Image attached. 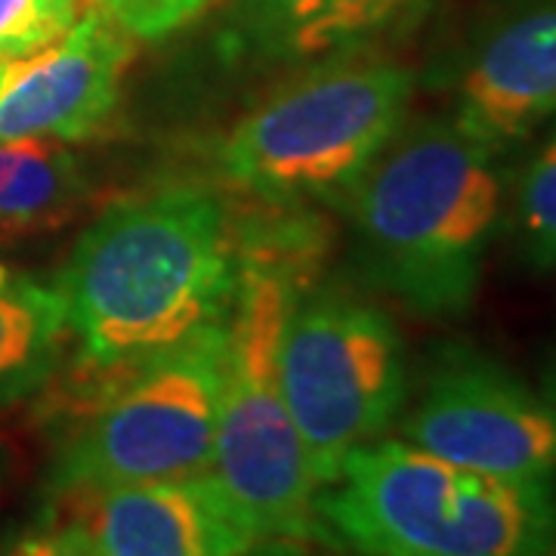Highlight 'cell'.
Here are the masks:
<instances>
[{
  "instance_id": "5b68a950",
  "label": "cell",
  "mask_w": 556,
  "mask_h": 556,
  "mask_svg": "<svg viewBox=\"0 0 556 556\" xmlns=\"http://www.w3.org/2000/svg\"><path fill=\"white\" fill-rule=\"evenodd\" d=\"M303 291L276 266L239 257L211 477L257 544L321 538L318 482L278 383L281 334Z\"/></svg>"
},
{
  "instance_id": "44dd1931",
  "label": "cell",
  "mask_w": 556,
  "mask_h": 556,
  "mask_svg": "<svg viewBox=\"0 0 556 556\" xmlns=\"http://www.w3.org/2000/svg\"><path fill=\"white\" fill-rule=\"evenodd\" d=\"M112 3H118V0H93V3H90V10H102V13H105Z\"/></svg>"
},
{
  "instance_id": "ac0fdd59",
  "label": "cell",
  "mask_w": 556,
  "mask_h": 556,
  "mask_svg": "<svg viewBox=\"0 0 556 556\" xmlns=\"http://www.w3.org/2000/svg\"><path fill=\"white\" fill-rule=\"evenodd\" d=\"M7 556H100V551L80 526L68 519H50L43 529L22 538Z\"/></svg>"
},
{
  "instance_id": "8992f818",
  "label": "cell",
  "mask_w": 556,
  "mask_h": 556,
  "mask_svg": "<svg viewBox=\"0 0 556 556\" xmlns=\"http://www.w3.org/2000/svg\"><path fill=\"white\" fill-rule=\"evenodd\" d=\"M223 346L226 325L124 365L90 408L60 427L47 470L50 495L211 473Z\"/></svg>"
},
{
  "instance_id": "e0dca14e",
  "label": "cell",
  "mask_w": 556,
  "mask_h": 556,
  "mask_svg": "<svg viewBox=\"0 0 556 556\" xmlns=\"http://www.w3.org/2000/svg\"><path fill=\"white\" fill-rule=\"evenodd\" d=\"M214 3L217 0H118L105 10V16L118 22L130 38L159 40L186 28Z\"/></svg>"
},
{
  "instance_id": "52a82bcc",
  "label": "cell",
  "mask_w": 556,
  "mask_h": 556,
  "mask_svg": "<svg viewBox=\"0 0 556 556\" xmlns=\"http://www.w3.org/2000/svg\"><path fill=\"white\" fill-rule=\"evenodd\" d=\"M278 383L313 477L334 482L343 457L383 437L405 408L408 368L396 321L343 291L300 298L281 334Z\"/></svg>"
},
{
  "instance_id": "d6986e66",
  "label": "cell",
  "mask_w": 556,
  "mask_h": 556,
  "mask_svg": "<svg viewBox=\"0 0 556 556\" xmlns=\"http://www.w3.org/2000/svg\"><path fill=\"white\" fill-rule=\"evenodd\" d=\"M244 556H303V551H300V541H263Z\"/></svg>"
},
{
  "instance_id": "ffe728a7",
  "label": "cell",
  "mask_w": 556,
  "mask_h": 556,
  "mask_svg": "<svg viewBox=\"0 0 556 556\" xmlns=\"http://www.w3.org/2000/svg\"><path fill=\"white\" fill-rule=\"evenodd\" d=\"M541 393L547 399H554L556 402V353L551 356V365L544 368V380H541Z\"/></svg>"
},
{
  "instance_id": "9c48e42d",
  "label": "cell",
  "mask_w": 556,
  "mask_h": 556,
  "mask_svg": "<svg viewBox=\"0 0 556 556\" xmlns=\"http://www.w3.org/2000/svg\"><path fill=\"white\" fill-rule=\"evenodd\" d=\"M452 118L497 155L556 118V0H479L452 65Z\"/></svg>"
},
{
  "instance_id": "8fae6325",
  "label": "cell",
  "mask_w": 556,
  "mask_h": 556,
  "mask_svg": "<svg viewBox=\"0 0 556 556\" xmlns=\"http://www.w3.org/2000/svg\"><path fill=\"white\" fill-rule=\"evenodd\" d=\"M100 556H244L257 547L211 473L53 497Z\"/></svg>"
},
{
  "instance_id": "2e32d148",
  "label": "cell",
  "mask_w": 556,
  "mask_h": 556,
  "mask_svg": "<svg viewBox=\"0 0 556 556\" xmlns=\"http://www.w3.org/2000/svg\"><path fill=\"white\" fill-rule=\"evenodd\" d=\"M84 13V0H0V60L56 43Z\"/></svg>"
},
{
  "instance_id": "7a4b0ae2",
  "label": "cell",
  "mask_w": 556,
  "mask_h": 556,
  "mask_svg": "<svg viewBox=\"0 0 556 556\" xmlns=\"http://www.w3.org/2000/svg\"><path fill=\"white\" fill-rule=\"evenodd\" d=\"M340 204L358 263L378 288L427 318L464 316L473 306L504 182L495 149L452 115L402 124Z\"/></svg>"
},
{
  "instance_id": "30bf717a",
  "label": "cell",
  "mask_w": 556,
  "mask_h": 556,
  "mask_svg": "<svg viewBox=\"0 0 556 556\" xmlns=\"http://www.w3.org/2000/svg\"><path fill=\"white\" fill-rule=\"evenodd\" d=\"M134 40L102 10H87L56 43L0 60V142L97 134L115 112Z\"/></svg>"
},
{
  "instance_id": "277c9868",
  "label": "cell",
  "mask_w": 556,
  "mask_h": 556,
  "mask_svg": "<svg viewBox=\"0 0 556 556\" xmlns=\"http://www.w3.org/2000/svg\"><path fill=\"white\" fill-rule=\"evenodd\" d=\"M412 97L415 72L365 47L316 60L229 130L219 170L263 204H340L396 137Z\"/></svg>"
},
{
  "instance_id": "7c38bea8",
  "label": "cell",
  "mask_w": 556,
  "mask_h": 556,
  "mask_svg": "<svg viewBox=\"0 0 556 556\" xmlns=\"http://www.w3.org/2000/svg\"><path fill=\"white\" fill-rule=\"evenodd\" d=\"M433 0H232L219 50L251 65H300L362 50Z\"/></svg>"
},
{
  "instance_id": "4fadbf2b",
  "label": "cell",
  "mask_w": 556,
  "mask_h": 556,
  "mask_svg": "<svg viewBox=\"0 0 556 556\" xmlns=\"http://www.w3.org/2000/svg\"><path fill=\"white\" fill-rule=\"evenodd\" d=\"M65 331L53 285L0 266V405L50 383Z\"/></svg>"
},
{
  "instance_id": "cb8c5ba5",
  "label": "cell",
  "mask_w": 556,
  "mask_h": 556,
  "mask_svg": "<svg viewBox=\"0 0 556 556\" xmlns=\"http://www.w3.org/2000/svg\"><path fill=\"white\" fill-rule=\"evenodd\" d=\"M0 232H3V226H0Z\"/></svg>"
},
{
  "instance_id": "6da1fadb",
  "label": "cell",
  "mask_w": 556,
  "mask_h": 556,
  "mask_svg": "<svg viewBox=\"0 0 556 556\" xmlns=\"http://www.w3.org/2000/svg\"><path fill=\"white\" fill-rule=\"evenodd\" d=\"M236 288V214L195 182L105 207L53 281L87 365H134L223 328Z\"/></svg>"
},
{
  "instance_id": "ba28073f",
  "label": "cell",
  "mask_w": 556,
  "mask_h": 556,
  "mask_svg": "<svg viewBox=\"0 0 556 556\" xmlns=\"http://www.w3.org/2000/svg\"><path fill=\"white\" fill-rule=\"evenodd\" d=\"M399 430L405 442L470 470L556 479L554 399L464 343L439 350Z\"/></svg>"
},
{
  "instance_id": "603a6c76",
  "label": "cell",
  "mask_w": 556,
  "mask_h": 556,
  "mask_svg": "<svg viewBox=\"0 0 556 556\" xmlns=\"http://www.w3.org/2000/svg\"><path fill=\"white\" fill-rule=\"evenodd\" d=\"M547 556H556V544H554V551H551V554H547Z\"/></svg>"
},
{
  "instance_id": "9a60e30c",
  "label": "cell",
  "mask_w": 556,
  "mask_h": 556,
  "mask_svg": "<svg viewBox=\"0 0 556 556\" xmlns=\"http://www.w3.org/2000/svg\"><path fill=\"white\" fill-rule=\"evenodd\" d=\"M519 251L535 269H556V118L526 161L514 199Z\"/></svg>"
},
{
  "instance_id": "7402d4cb",
  "label": "cell",
  "mask_w": 556,
  "mask_h": 556,
  "mask_svg": "<svg viewBox=\"0 0 556 556\" xmlns=\"http://www.w3.org/2000/svg\"><path fill=\"white\" fill-rule=\"evenodd\" d=\"M90 3H93V0H84V7H87V10H90Z\"/></svg>"
},
{
  "instance_id": "3957f363",
  "label": "cell",
  "mask_w": 556,
  "mask_h": 556,
  "mask_svg": "<svg viewBox=\"0 0 556 556\" xmlns=\"http://www.w3.org/2000/svg\"><path fill=\"white\" fill-rule=\"evenodd\" d=\"M316 514L321 538L358 556H547L556 479L492 477L375 439L343 457Z\"/></svg>"
},
{
  "instance_id": "5bb4252c",
  "label": "cell",
  "mask_w": 556,
  "mask_h": 556,
  "mask_svg": "<svg viewBox=\"0 0 556 556\" xmlns=\"http://www.w3.org/2000/svg\"><path fill=\"white\" fill-rule=\"evenodd\" d=\"M87 195V177L68 142L22 137L0 142V226L35 229L65 219Z\"/></svg>"
}]
</instances>
